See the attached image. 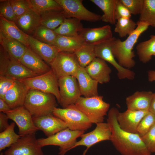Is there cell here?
Instances as JSON below:
<instances>
[{
	"instance_id": "obj_29",
	"label": "cell",
	"mask_w": 155,
	"mask_h": 155,
	"mask_svg": "<svg viewBox=\"0 0 155 155\" xmlns=\"http://www.w3.org/2000/svg\"><path fill=\"white\" fill-rule=\"evenodd\" d=\"M84 44L80 37L58 35L54 46L59 51L74 53Z\"/></svg>"
},
{
	"instance_id": "obj_8",
	"label": "cell",
	"mask_w": 155,
	"mask_h": 155,
	"mask_svg": "<svg viewBox=\"0 0 155 155\" xmlns=\"http://www.w3.org/2000/svg\"><path fill=\"white\" fill-rule=\"evenodd\" d=\"M62 8L65 18H74L81 21L95 22L101 20V16L87 9L82 0H55Z\"/></svg>"
},
{
	"instance_id": "obj_5",
	"label": "cell",
	"mask_w": 155,
	"mask_h": 155,
	"mask_svg": "<svg viewBox=\"0 0 155 155\" xmlns=\"http://www.w3.org/2000/svg\"><path fill=\"white\" fill-rule=\"evenodd\" d=\"M53 115L63 121L68 128L73 131H85L90 128L92 123L75 104L64 108H55Z\"/></svg>"
},
{
	"instance_id": "obj_22",
	"label": "cell",
	"mask_w": 155,
	"mask_h": 155,
	"mask_svg": "<svg viewBox=\"0 0 155 155\" xmlns=\"http://www.w3.org/2000/svg\"><path fill=\"white\" fill-rule=\"evenodd\" d=\"M19 62L38 75L45 73L51 69L30 48H27Z\"/></svg>"
},
{
	"instance_id": "obj_16",
	"label": "cell",
	"mask_w": 155,
	"mask_h": 155,
	"mask_svg": "<svg viewBox=\"0 0 155 155\" xmlns=\"http://www.w3.org/2000/svg\"><path fill=\"white\" fill-rule=\"evenodd\" d=\"M79 36L84 43L96 45L112 38L111 28L106 25L96 28H83Z\"/></svg>"
},
{
	"instance_id": "obj_28",
	"label": "cell",
	"mask_w": 155,
	"mask_h": 155,
	"mask_svg": "<svg viewBox=\"0 0 155 155\" xmlns=\"http://www.w3.org/2000/svg\"><path fill=\"white\" fill-rule=\"evenodd\" d=\"M81 21L74 18H65L54 31L58 35L79 37V33L84 28Z\"/></svg>"
},
{
	"instance_id": "obj_33",
	"label": "cell",
	"mask_w": 155,
	"mask_h": 155,
	"mask_svg": "<svg viewBox=\"0 0 155 155\" xmlns=\"http://www.w3.org/2000/svg\"><path fill=\"white\" fill-rule=\"evenodd\" d=\"M80 66L85 67L96 57L95 45L84 43L74 53Z\"/></svg>"
},
{
	"instance_id": "obj_12",
	"label": "cell",
	"mask_w": 155,
	"mask_h": 155,
	"mask_svg": "<svg viewBox=\"0 0 155 155\" xmlns=\"http://www.w3.org/2000/svg\"><path fill=\"white\" fill-rule=\"evenodd\" d=\"M9 119L18 126L21 136L35 133L39 129L35 125L32 116L24 106L18 107L5 113Z\"/></svg>"
},
{
	"instance_id": "obj_24",
	"label": "cell",
	"mask_w": 155,
	"mask_h": 155,
	"mask_svg": "<svg viewBox=\"0 0 155 155\" xmlns=\"http://www.w3.org/2000/svg\"><path fill=\"white\" fill-rule=\"evenodd\" d=\"M153 93L150 91H137L126 98L127 109L149 111Z\"/></svg>"
},
{
	"instance_id": "obj_47",
	"label": "cell",
	"mask_w": 155,
	"mask_h": 155,
	"mask_svg": "<svg viewBox=\"0 0 155 155\" xmlns=\"http://www.w3.org/2000/svg\"><path fill=\"white\" fill-rule=\"evenodd\" d=\"M8 118L7 115L3 112L0 113V131L2 132L9 126L8 123Z\"/></svg>"
},
{
	"instance_id": "obj_3",
	"label": "cell",
	"mask_w": 155,
	"mask_h": 155,
	"mask_svg": "<svg viewBox=\"0 0 155 155\" xmlns=\"http://www.w3.org/2000/svg\"><path fill=\"white\" fill-rule=\"evenodd\" d=\"M55 98L51 94L29 89L24 106L32 117L53 114L57 105Z\"/></svg>"
},
{
	"instance_id": "obj_4",
	"label": "cell",
	"mask_w": 155,
	"mask_h": 155,
	"mask_svg": "<svg viewBox=\"0 0 155 155\" xmlns=\"http://www.w3.org/2000/svg\"><path fill=\"white\" fill-rule=\"evenodd\" d=\"M92 123L103 122L110 105L104 101L103 97L97 96L90 97L81 96L75 104Z\"/></svg>"
},
{
	"instance_id": "obj_10",
	"label": "cell",
	"mask_w": 155,
	"mask_h": 155,
	"mask_svg": "<svg viewBox=\"0 0 155 155\" xmlns=\"http://www.w3.org/2000/svg\"><path fill=\"white\" fill-rule=\"evenodd\" d=\"M49 65L58 79L70 75L75 76L80 66L74 53L63 51H59Z\"/></svg>"
},
{
	"instance_id": "obj_14",
	"label": "cell",
	"mask_w": 155,
	"mask_h": 155,
	"mask_svg": "<svg viewBox=\"0 0 155 155\" xmlns=\"http://www.w3.org/2000/svg\"><path fill=\"white\" fill-rule=\"evenodd\" d=\"M96 124L94 130L81 135L80 140L76 142L72 149L79 146H84L86 148L83 155H85L88 149L93 145L102 141L110 140L111 132L107 123L101 122Z\"/></svg>"
},
{
	"instance_id": "obj_15",
	"label": "cell",
	"mask_w": 155,
	"mask_h": 155,
	"mask_svg": "<svg viewBox=\"0 0 155 155\" xmlns=\"http://www.w3.org/2000/svg\"><path fill=\"white\" fill-rule=\"evenodd\" d=\"M32 118L36 126L47 137L68 128L65 123L53 114L34 116Z\"/></svg>"
},
{
	"instance_id": "obj_49",
	"label": "cell",
	"mask_w": 155,
	"mask_h": 155,
	"mask_svg": "<svg viewBox=\"0 0 155 155\" xmlns=\"http://www.w3.org/2000/svg\"><path fill=\"white\" fill-rule=\"evenodd\" d=\"M149 111L155 114V92L153 93L149 109Z\"/></svg>"
},
{
	"instance_id": "obj_17",
	"label": "cell",
	"mask_w": 155,
	"mask_h": 155,
	"mask_svg": "<svg viewBox=\"0 0 155 155\" xmlns=\"http://www.w3.org/2000/svg\"><path fill=\"white\" fill-rule=\"evenodd\" d=\"M149 111L127 109L119 112L117 119L121 128L127 132L137 133L138 126L143 117Z\"/></svg>"
},
{
	"instance_id": "obj_36",
	"label": "cell",
	"mask_w": 155,
	"mask_h": 155,
	"mask_svg": "<svg viewBox=\"0 0 155 155\" xmlns=\"http://www.w3.org/2000/svg\"><path fill=\"white\" fill-rule=\"evenodd\" d=\"M15 123L12 122L5 130L0 133V151L10 147L21 137L15 132Z\"/></svg>"
},
{
	"instance_id": "obj_48",
	"label": "cell",
	"mask_w": 155,
	"mask_h": 155,
	"mask_svg": "<svg viewBox=\"0 0 155 155\" xmlns=\"http://www.w3.org/2000/svg\"><path fill=\"white\" fill-rule=\"evenodd\" d=\"M11 110L8 104L3 99H0V111L5 113Z\"/></svg>"
},
{
	"instance_id": "obj_51",
	"label": "cell",
	"mask_w": 155,
	"mask_h": 155,
	"mask_svg": "<svg viewBox=\"0 0 155 155\" xmlns=\"http://www.w3.org/2000/svg\"><path fill=\"white\" fill-rule=\"evenodd\" d=\"M3 154H4L2 152H1L0 153V155H3Z\"/></svg>"
},
{
	"instance_id": "obj_31",
	"label": "cell",
	"mask_w": 155,
	"mask_h": 155,
	"mask_svg": "<svg viewBox=\"0 0 155 155\" xmlns=\"http://www.w3.org/2000/svg\"><path fill=\"white\" fill-rule=\"evenodd\" d=\"M136 50L140 61L144 63L150 61L155 56V35H151L149 40L138 43Z\"/></svg>"
},
{
	"instance_id": "obj_11",
	"label": "cell",
	"mask_w": 155,
	"mask_h": 155,
	"mask_svg": "<svg viewBox=\"0 0 155 155\" xmlns=\"http://www.w3.org/2000/svg\"><path fill=\"white\" fill-rule=\"evenodd\" d=\"M58 82L61 106L64 108L75 104L81 96L76 77L72 75L61 77Z\"/></svg>"
},
{
	"instance_id": "obj_43",
	"label": "cell",
	"mask_w": 155,
	"mask_h": 155,
	"mask_svg": "<svg viewBox=\"0 0 155 155\" xmlns=\"http://www.w3.org/2000/svg\"><path fill=\"white\" fill-rule=\"evenodd\" d=\"M128 9L131 14H140L142 10L144 0H120Z\"/></svg>"
},
{
	"instance_id": "obj_21",
	"label": "cell",
	"mask_w": 155,
	"mask_h": 155,
	"mask_svg": "<svg viewBox=\"0 0 155 155\" xmlns=\"http://www.w3.org/2000/svg\"><path fill=\"white\" fill-rule=\"evenodd\" d=\"M75 76L77 80L81 95L85 97L98 95V83L91 77L85 68L80 66Z\"/></svg>"
},
{
	"instance_id": "obj_40",
	"label": "cell",
	"mask_w": 155,
	"mask_h": 155,
	"mask_svg": "<svg viewBox=\"0 0 155 155\" xmlns=\"http://www.w3.org/2000/svg\"><path fill=\"white\" fill-rule=\"evenodd\" d=\"M0 16L9 21L16 22L17 18L11 4L10 0L0 1Z\"/></svg>"
},
{
	"instance_id": "obj_20",
	"label": "cell",
	"mask_w": 155,
	"mask_h": 155,
	"mask_svg": "<svg viewBox=\"0 0 155 155\" xmlns=\"http://www.w3.org/2000/svg\"><path fill=\"white\" fill-rule=\"evenodd\" d=\"M28 40L29 48L49 65L59 52L55 46L41 42L30 35H28Z\"/></svg>"
},
{
	"instance_id": "obj_45",
	"label": "cell",
	"mask_w": 155,
	"mask_h": 155,
	"mask_svg": "<svg viewBox=\"0 0 155 155\" xmlns=\"http://www.w3.org/2000/svg\"><path fill=\"white\" fill-rule=\"evenodd\" d=\"M10 61V57L3 46H0V75H5Z\"/></svg>"
},
{
	"instance_id": "obj_32",
	"label": "cell",
	"mask_w": 155,
	"mask_h": 155,
	"mask_svg": "<svg viewBox=\"0 0 155 155\" xmlns=\"http://www.w3.org/2000/svg\"><path fill=\"white\" fill-rule=\"evenodd\" d=\"M62 11H51L41 15L40 25L54 30L62 23L65 18Z\"/></svg>"
},
{
	"instance_id": "obj_41",
	"label": "cell",
	"mask_w": 155,
	"mask_h": 155,
	"mask_svg": "<svg viewBox=\"0 0 155 155\" xmlns=\"http://www.w3.org/2000/svg\"><path fill=\"white\" fill-rule=\"evenodd\" d=\"M10 2L17 18L22 16L31 8L29 0H10Z\"/></svg>"
},
{
	"instance_id": "obj_35",
	"label": "cell",
	"mask_w": 155,
	"mask_h": 155,
	"mask_svg": "<svg viewBox=\"0 0 155 155\" xmlns=\"http://www.w3.org/2000/svg\"><path fill=\"white\" fill-rule=\"evenodd\" d=\"M139 21L155 27V0H144Z\"/></svg>"
},
{
	"instance_id": "obj_18",
	"label": "cell",
	"mask_w": 155,
	"mask_h": 155,
	"mask_svg": "<svg viewBox=\"0 0 155 155\" xmlns=\"http://www.w3.org/2000/svg\"><path fill=\"white\" fill-rule=\"evenodd\" d=\"M85 69L91 77L98 83H106L110 80L111 70L105 61L99 58H95Z\"/></svg>"
},
{
	"instance_id": "obj_37",
	"label": "cell",
	"mask_w": 155,
	"mask_h": 155,
	"mask_svg": "<svg viewBox=\"0 0 155 155\" xmlns=\"http://www.w3.org/2000/svg\"><path fill=\"white\" fill-rule=\"evenodd\" d=\"M114 31L121 38L129 36L135 30L137 23L131 18H120L117 20Z\"/></svg>"
},
{
	"instance_id": "obj_26",
	"label": "cell",
	"mask_w": 155,
	"mask_h": 155,
	"mask_svg": "<svg viewBox=\"0 0 155 155\" xmlns=\"http://www.w3.org/2000/svg\"><path fill=\"white\" fill-rule=\"evenodd\" d=\"M10 57V62L4 76L15 80H20L38 75L18 61Z\"/></svg>"
},
{
	"instance_id": "obj_42",
	"label": "cell",
	"mask_w": 155,
	"mask_h": 155,
	"mask_svg": "<svg viewBox=\"0 0 155 155\" xmlns=\"http://www.w3.org/2000/svg\"><path fill=\"white\" fill-rule=\"evenodd\" d=\"M140 137L149 151L151 153L155 152V125L148 132Z\"/></svg>"
},
{
	"instance_id": "obj_1",
	"label": "cell",
	"mask_w": 155,
	"mask_h": 155,
	"mask_svg": "<svg viewBox=\"0 0 155 155\" xmlns=\"http://www.w3.org/2000/svg\"><path fill=\"white\" fill-rule=\"evenodd\" d=\"M119 111L113 107L108 111L107 123L111 132L110 140L116 149L122 155H151L138 134L122 129L118 122Z\"/></svg>"
},
{
	"instance_id": "obj_2",
	"label": "cell",
	"mask_w": 155,
	"mask_h": 155,
	"mask_svg": "<svg viewBox=\"0 0 155 155\" xmlns=\"http://www.w3.org/2000/svg\"><path fill=\"white\" fill-rule=\"evenodd\" d=\"M135 30L124 40L116 38L112 45L113 55L119 64L122 67L130 69L135 65L134 59L135 55L133 51L134 45L139 38L148 29L147 24L138 21Z\"/></svg>"
},
{
	"instance_id": "obj_19",
	"label": "cell",
	"mask_w": 155,
	"mask_h": 155,
	"mask_svg": "<svg viewBox=\"0 0 155 155\" xmlns=\"http://www.w3.org/2000/svg\"><path fill=\"white\" fill-rule=\"evenodd\" d=\"M29 90L22 82L16 80L13 85L6 92L4 100L11 109L24 106Z\"/></svg>"
},
{
	"instance_id": "obj_50",
	"label": "cell",
	"mask_w": 155,
	"mask_h": 155,
	"mask_svg": "<svg viewBox=\"0 0 155 155\" xmlns=\"http://www.w3.org/2000/svg\"><path fill=\"white\" fill-rule=\"evenodd\" d=\"M148 76L149 82H155V70H149L148 72Z\"/></svg>"
},
{
	"instance_id": "obj_46",
	"label": "cell",
	"mask_w": 155,
	"mask_h": 155,
	"mask_svg": "<svg viewBox=\"0 0 155 155\" xmlns=\"http://www.w3.org/2000/svg\"><path fill=\"white\" fill-rule=\"evenodd\" d=\"M115 15L117 20L120 18H130L131 14L128 9L120 0H117Z\"/></svg>"
},
{
	"instance_id": "obj_44",
	"label": "cell",
	"mask_w": 155,
	"mask_h": 155,
	"mask_svg": "<svg viewBox=\"0 0 155 155\" xmlns=\"http://www.w3.org/2000/svg\"><path fill=\"white\" fill-rule=\"evenodd\" d=\"M16 80L4 75H0V99L4 100L7 91L13 85Z\"/></svg>"
},
{
	"instance_id": "obj_38",
	"label": "cell",
	"mask_w": 155,
	"mask_h": 155,
	"mask_svg": "<svg viewBox=\"0 0 155 155\" xmlns=\"http://www.w3.org/2000/svg\"><path fill=\"white\" fill-rule=\"evenodd\" d=\"M57 35L54 30L40 25L36 30L33 37L41 42L54 46Z\"/></svg>"
},
{
	"instance_id": "obj_23",
	"label": "cell",
	"mask_w": 155,
	"mask_h": 155,
	"mask_svg": "<svg viewBox=\"0 0 155 155\" xmlns=\"http://www.w3.org/2000/svg\"><path fill=\"white\" fill-rule=\"evenodd\" d=\"M0 33L4 36L18 41L29 48L28 35L22 31L14 22L0 16Z\"/></svg>"
},
{
	"instance_id": "obj_6",
	"label": "cell",
	"mask_w": 155,
	"mask_h": 155,
	"mask_svg": "<svg viewBox=\"0 0 155 155\" xmlns=\"http://www.w3.org/2000/svg\"><path fill=\"white\" fill-rule=\"evenodd\" d=\"M84 132L83 131H73L67 128L47 138L37 139L38 143L41 147L49 145L58 146L59 155H65L72 149L77 139Z\"/></svg>"
},
{
	"instance_id": "obj_27",
	"label": "cell",
	"mask_w": 155,
	"mask_h": 155,
	"mask_svg": "<svg viewBox=\"0 0 155 155\" xmlns=\"http://www.w3.org/2000/svg\"><path fill=\"white\" fill-rule=\"evenodd\" d=\"M0 43L9 56L19 61L28 48L20 42L0 33Z\"/></svg>"
},
{
	"instance_id": "obj_25",
	"label": "cell",
	"mask_w": 155,
	"mask_h": 155,
	"mask_svg": "<svg viewBox=\"0 0 155 155\" xmlns=\"http://www.w3.org/2000/svg\"><path fill=\"white\" fill-rule=\"evenodd\" d=\"M40 16L32 8L17 18L15 23L22 31L30 35L40 25Z\"/></svg>"
},
{
	"instance_id": "obj_39",
	"label": "cell",
	"mask_w": 155,
	"mask_h": 155,
	"mask_svg": "<svg viewBox=\"0 0 155 155\" xmlns=\"http://www.w3.org/2000/svg\"><path fill=\"white\" fill-rule=\"evenodd\" d=\"M155 125V114L148 111L143 117L137 128V133L141 136L148 132Z\"/></svg>"
},
{
	"instance_id": "obj_34",
	"label": "cell",
	"mask_w": 155,
	"mask_h": 155,
	"mask_svg": "<svg viewBox=\"0 0 155 155\" xmlns=\"http://www.w3.org/2000/svg\"><path fill=\"white\" fill-rule=\"evenodd\" d=\"M31 8L40 16L53 11H62L60 5L55 0H29Z\"/></svg>"
},
{
	"instance_id": "obj_30",
	"label": "cell",
	"mask_w": 155,
	"mask_h": 155,
	"mask_svg": "<svg viewBox=\"0 0 155 155\" xmlns=\"http://www.w3.org/2000/svg\"><path fill=\"white\" fill-rule=\"evenodd\" d=\"M117 0H90L99 7L104 13L101 16V20L103 22L115 25V10Z\"/></svg>"
},
{
	"instance_id": "obj_7",
	"label": "cell",
	"mask_w": 155,
	"mask_h": 155,
	"mask_svg": "<svg viewBox=\"0 0 155 155\" xmlns=\"http://www.w3.org/2000/svg\"><path fill=\"white\" fill-rule=\"evenodd\" d=\"M19 81L22 82L29 89L36 90L53 94L59 103L58 79L51 69L43 74Z\"/></svg>"
},
{
	"instance_id": "obj_13",
	"label": "cell",
	"mask_w": 155,
	"mask_h": 155,
	"mask_svg": "<svg viewBox=\"0 0 155 155\" xmlns=\"http://www.w3.org/2000/svg\"><path fill=\"white\" fill-rule=\"evenodd\" d=\"M35 133L21 136L4 152L5 155H44Z\"/></svg>"
},
{
	"instance_id": "obj_9",
	"label": "cell",
	"mask_w": 155,
	"mask_h": 155,
	"mask_svg": "<svg viewBox=\"0 0 155 155\" xmlns=\"http://www.w3.org/2000/svg\"><path fill=\"white\" fill-rule=\"evenodd\" d=\"M116 38L111 39L95 45L96 57L106 61L113 65L117 71V76L120 79L133 80L135 73L133 71L121 66L116 61L113 53L112 48Z\"/></svg>"
}]
</instances>
